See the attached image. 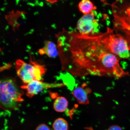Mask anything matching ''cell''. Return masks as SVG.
Instances as JSON below:
<instances>
[{
    "instance_id": "cell-1",
    "label": "cell",
    "mask_w": 130,
    "mask_h": 130,
    "mask_svg": "<svg viewBox=\"0 0 130 130\" xmlns=\"http://www.w3.org/2000/svg\"><path fill=\"white\" fill-rule=\"evenodd\" d=\"M23 100L22 92L13 80H0V106L6 109H14Z\"/></svg>"
},
{
    "instance_id": "cell-2",
    "label": "cell",
    "mask_w": 130,
    "mask_h": 130,
    "mask_svg": "<svg viewBox=\"0 0 130 130\" xmlns=\"http://www.w3.org/2000/svg\"><path fill=\"white\" fill-rule=\"evenodd\" d=\"M15 68L17 75L25 84L34 80L42 81V76L46 71L44 66L32 60L28 63L18 59L16 61Z\"/></svg>"
},
{
    "instance_id": "cell-3",
    "label": "cell",
    "mask_w": 130,
    "mask_h": 130,
    "mask_svg": "<svg viewBox=\"0 0 130 130\" xmlns=\"http://www.w3.org/2000/svg\"><path fill=\"white\" fill-rule=\"evenodd\" d=\"M110 29L102 33L104 43L110 52L120 58H128L130 56L129 48L127 41L122 37L111 33Z\"/></svg>"
},
{
    "instance_id": "cell-4",
    "label": "cell",
    "mask_w": 130,
    "mask_h": 130,
    "mask_svg": "<svg viewBox=\"0 0 130 130\" xmlns=\"http://www.w3.org/2000/svg\"><path fill=\"white\" fill-rule=\"evenodd\" d=\"M95 12L84 15L79 19L77 23L78 32L83 35H88L98 33L99 20L95 19Z\"/></svg>"
},
{
    "instance_id": "cell-5",
    "label": "cell",
    "mask_w": 130,
    "mask_h": 130,
    "mask_svg": "<svg viewBox=\"0 0 130 130\" xmlns=\"http://www.w3.org/2000/svg\"><path fill=\"white\" fill-rule=\"evenodd\" d=\"M63 85L62 84H50L43 81L34 80L22 86L21 88L26 90L27 96L31 98L45 89L60 87Z\"/></svg>"
},
{
    "instance_id": "cell-6",
    "label": "cell",
    "mask_w": 130,
    "mask_h": 130,
    "mask_svg": "<svg viewBox=\"0 0 130 130\" xmlns=\"http://www.w3.org/2000/svg\"><path fill=\"white\" fill-rule=\"evenodd\" d=\"M92 90L84 83L80 87H78L72 92V94L77 100L78 103L81 104L87 105L89 103L88 95L92 92Z\"/></svg>"
},
{
    "instance_id": "cell-7",
    "label": "cell",
    "mask_w": 130,
    "mask_h": 130,
    "mask_svg": "<svg viewBox=\"0 0 130 130\" xmlns=\"http://www.w3.org/2000/svg\"><path fill=\"white\" fill-rule=\"evenodd\" d=\"M56 45L51 41H47L45 42L43 47L39 50L41 55H46L49 57L55 58L58 55V50Z\"/></svg>"
},
{
    "instance_id": "cell-8",
    "label": "cell",
    "mask_w": 130,
    "mask_h": 130,
    "mask_svg": "<svg viewBox=\"0 0 130 130\" xmlns=\"http://www.w3.org/2000/svg\"><path fill=\"white\" fill-rule=\"evenodd\" d=\"M69 102L64 97L59 96L57 98L54 102L53 108L55 111L58 112H63L68 108Z\"/></svg>"
},
{
    "instance_id": "cell-9",
    "label": "cell",
    "mask_w": 130,
    "mask_h": 130,
    "mask_svg": "<svg viewBox=\"0 0 130 130\" xmlns=\"http://www.w3.org/2000/svg\"><path fill=\"white\" fill-rule=\"evenodd\" d=\"M78 7L79 10L84 15L90 13L92 11L96 9L91 2L88 0H83L79 3Z\"/></svg>"
},
{
    "instance_id": "cell-10",
    "label": "cell",
    "mask_w": 130,
    "mask_h": 130,
    "mask_svg": "<svg viewBox=\"0 0 130 130\" xmlns=\"http://www.w3.org/2000/svg\"><path fill=\"white\" fill-rule=\"evenodd\" d=\"M53 127L54 130H69V125L64 119L59 118L54 122Z\"/></svg>"
},
{
    "instance_id": "cell-11",
    "label": "cell",
    "mask_w": 130,
    "mask_h": 130,
    "mask_svg": "<svg viewBox=\"0 0 130 130\" xmlns=\"http://www.w3.org/2000/svg\"><path fill=\"white\" fill-rule=\"evenodd\" d=\"M36 130H51L49 127L44 124H42L39 125L36 128Z\"/></svg>"
},
{
    "instance_id": "cell-12",
    "label": "cell",
    "mask_w": 130,
    "mask_h": 130,
    "mask_svg": "<svg viewBox=\"0 0 130 130\" xmlns=\"http://www.w3.org/2000/svg\"><path fill=\"white\" fill-rule=\"evenodd\" d=\"M108 130H123L122 128L119 126L117 125H113L110 126Z\"/></svg>"
},
{
    "instance_id": "cell-13",
    "label": "cell",
    "mask_w": 130,
    "mask_h": 130,
    "mask_svg": "<svg viewBox=\"0 0 130 130\" xmlns=\"http://www.w3.org/2000/svg\"><path fill=\"white\" fill-rule=\"evenodd\" d=\"M10 65H7V66H4V67H0V72H1V71H2L3 70L5 69H8V68L9 67V66L10 67Z\"/></svg>"
}]
</instances>
